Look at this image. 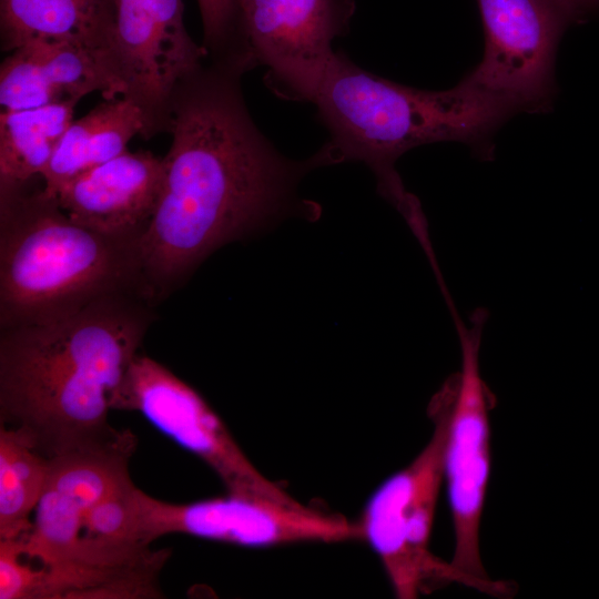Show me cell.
<instances>
[{
  "label": "cell",
  "instance_id": "obj_1",
  "mask_svg": "<svg viewBox=\"0 0 599 599\" xmlns=\"http://www.w3.org/2000/svg\"><path fill=\"white\" fill-rule=\"evenodd\" d=\"M243 73L212 60L174 92L162 190L139 241L154 300L222 245L288 215L315 219L319 213L316 203L297 195V185L309 171L327 165L324 150L302 161L282 155L246 109Z\"/></svg>",
  "mask_w": 599,
  "mask_h": 599
},
{
  "label": "cell",
  "instance_id": "obj_2",
  "mask_svg": "<svg viewBox=\"0 0 599 599\" xmlns=\"http://www.w3.org/2000/svg\"><path fill=\"white\" fill-rule=\"evenodd\" d=\"M130 293L0 334V420L47 457L115 439L112 402L153 319Z\"/></svg>",
  "mask_w": 599,
  "mask_h": 599
},
{
  "label": "cell",
  "instance_id": "obj_3",
  "mask_svg": "<svg viewBox=\"0 0 599 599\" xmlns=\"http://www.w3.org/2000/svg\"><path fill=\"white\" fill-rule=\"evenodd\" d=\"M312 103L329 133L323 145L331 164L361 161L375 174L378 193L407 221L420 203L395 169L413 148L441 141L468 144L493 156L496 131L524 112L514 101L464 79L453 89L426 91L384 79L338 51Z\"/></svg>",
  "mask_w": 599,
  "mask_h": 599
},
{
  "label": "cell",
  "instance_id": "obj_4",
  "mask_svg": "<svg viewBox=\"0 0 599 599\" xmlns=\"http://www.w3.org/2000/svg\"><path fill=\"white\" fill-rule=\"evenodd\" d=\"M29 182V181H28ZM0 186V328L73 314L141 293V236L111 235L69 217L42 187Z\"/></svg>",
  "mask_w": 599,
  "mask_h": 599
},
{
  "label": "cell",
  "instance_id": "obj_5",
  "mask_svg": "<svg viewBox=\"0 0 599 599\" xmlns=\"http://www.w3.org/2000/svg\"><path fill=\"white\" fill-rule=\"evenodd\" d=\"M451 409L444 382L433 395L427 414L433 435L405 468L388 477L370 496L358 521L363 540L378 556L394 595L415 599L451 582L487 592L478 581L456 570L429 550Z\"/></svg>",
  "mask_w": 599,
  "mask_h": 599
},
{
  "label": "cell",
  "instance_id": "obj_6",
  "mask_svg": "<svg viewBox=\"0 0 599 599\" xmlns=\"http://www.w3.org/2000/svg\"><path fill=\"white\" fill-rule=\"evenodd\" d=\"M446 304L458 334L461 367L449 375L451 409L444 459V478L455 534L451 566L481 583L488 595L508 597L512 582L491 580L484 569L479 529L490 474L489 410L495 396L480 374L479 352L488 311L476 308L470 327L459 317L450 295Z\"/></svg>",
  "mask_w": 599,
  "mask_h": 599
},
{
  "label": "cell",
  "instance_id": "obj_7",
  "mask_svg": "<svg viewBox=\"0 0 599 599\" xmlns=\"http://www.w3.org/2000/svg\"><path fill=\"white\" fill-rule=\"evenodd\" d=\"M353 0H237L230 50L223 59L245 72L266 67L280 98L312 102L349 29Z\"/></svg>",
  "mask_w": 599,
  "mask_h": 599
},
{
  "label": "cell",
  "instance_id": "obj_8",
  "mask_svg": "<svg viewBox=\"0 0 599 599\" xmlns=\"http://www.w3.org/2000/svg\"><path fill=\"white\" fill-rule=\"evenodd\" d=\"M132 514L134 537L144 546L169 534L255 548L363 539L359 522L342 515L232 493L174 504L153 498L135 487Z\"/></svg>",
  "mask_w": 599,
  "mask_h": 599
},
{
  "label": "cell",
  "instance_id": "obj_9",
  "mask_svg": "<svg viewBox=\"0 0 599 599\" xmlns=\"http://www.w3.org/2000/svg\"><path fill=\"white\" fill-rule=\"evenodd\" d=\"M112 409L142 414L162 434L204 461L227 493L305 506L252 464L221 417L192 386L151 357L138 354L133 359Z\"/></svg>",
  "mask_w": 599,
  "mask_h": 599
},
{
  "label": "cell",
  "instance_id": "obj_10",
  "mask_svg": "<svg viewBox=\"0 0 599 599\" xmlns=\"http://www.w3.org/2000/svg\"><path fill=\"white\" fill-rule=\"evenodd\" d=\"M484 33L481 61L463 79L516 102L548 111L557 93L555 60L566 29L580 17L568 0H477Z\"/></svg>",
  "mask_w": 599,
  "mask_h": 599
},
{
  "label": "cell",
  "instance_id": "obj_11",
  "mask_svg": "<svg viewBox=\"0 0 599 599\" xmlns=\"http://www.w3.org/2000/svg\"><path fill=\"white\" fill-rule=\"evenodd\" d=\"M135 436L124 429L115 439L50 457L49 473L31 530L19 537L23 551L43 564L90 577L118 572L91 568L83 549L88 512L130 484Z\"/></svg>",
  "mask_w": 599,
  "mask_h": 599
},
{
  "label": "cell",
  "instance_id": "obj_12",
  "mask_svg": "<svg viewBox=\"0 0 599 599\" xmlns=\"http://www.w3.org/2000/svg\"><path fill=\"white\" fill-rule=\"evenodd\" d=\"M114 54L124 98L143 111L146 139L167 131L179 84L209 57L184 26L182 0H114Z\"/></svg>",
  "mask_w": 599,
  "mask_h": 599
},
{
  "label": "cell",
  "instance_id": "obj_13",
  "mask_svg": "<svg viewBox=\"0 0 599 599\" xmlns=\"http://www.w3.org/2000/svg\"><path fill=\"white\" fill-rule=\"evenodd\" d=\"M163 176L162 158L126 150L64 182L51 197L78 223L111 235L141 236L158 205Z\"/></svg>",
  "mask_w": 599,
  "mask_h": 599
},
{
  "label": "cell",
  "instance_id": "obj_14",
  "mask_svg": "<svg viewBox=\"0 0 599 599\" xmlns=\"http://www.w3.org/2000/svg\"><path fill=\"white\" fill-rule=\"evenodd\" d=\"M95 91L111 100L123 97L125 85L111 57L77 45L30 42L1 63V112L55 103L75 105Z\"/></svg>",
  "mask_w": 599,
  "mask_h": 599
},
{
  "label": "cell",
  "instance_id": "obj_15",
  "mask_svg": "<svg viewBox=\"0 0 599 599\" xmlns=\"http://www.w3.org/2000/svg\"><path fill=\"white\" fill-rule=\"evenodd\" d=\"M114 22V0H0L1 49L7 52L30 42L68 43L106 54L116 65Z\"/></svg>",
  "mask_w": 599,
  "mask_h": 599
},
{
  "label": "cell",
  "instance_id": "obj_16",
  "mask_svg": "<svg viewBox=\"0 0 599 599\" xmlns=\"http://www.w3.org/2000/svg\"><path fill=\"white\" fill-rule=\"evenodd\" d=\"M146 119L139 105L124 97L105 100L72 121L42 173V191L53 196L72 177L126 151L130 140L146 139Z\"/></svg>",
  "mask_w": 599,
  "mask_h": 599
},
{
  "label": "cell",
  "instance_id": "obj_17",
  "mask_svg": "<svg viewBox=\"0 0 599 599\" xmlns=\"http://www.w3.org/2000/svg\"><path fill=\"white\" fill-rule=\"evenodd\" d=\"M74 104L55 103L0 114V186L42 175L73 121Z\"/></svg>",
  "mask_w": 599,
  "mask_h": 599
},
{
  "label": "cell",
  "instance_id": "obj_18",
  "mask_svg": "<svg viewBox=\"0 0 599 599\" xmlns=\"http://www.w3.org/2000/svg\"><path fill=\"white\" fill-rule=\"evenodd\" d=\"M50 457L19 429L0 425V539L28 534L49 473Z\"/></svg>",
  "mask_w": 599,
  "mask_h": 599
},
{
  "label": "cell",
  "instance_id": "obj_19",
  "mask_svg": "<svg viewBox=\"0 0 599 599\" xmlns=\"http://www.w3.org/2000/svg\"><path fill=\"white\" fill-rule=\"evenodd\" d=\"M204 44L213 60L225 58L232 40L237 0H197Z\"/></svg>",
  "mask_w": 599,
  "mask_h": 599
},
{
  "label": "cell",
  "instance_id": "obj_20",
  "mask_svg": "<svg viewBox=\"0 0 599 599\" xmlns=\"http://www.w3.org/2000/svg\"><path fill=\"white\" fill-rule=\"evenodd\" d=\"M579 17L599 8V0H568Z\"/></svg>",
  "mask_w": 599,
  "mask_h": 599
}]
</instances>
